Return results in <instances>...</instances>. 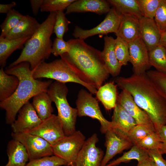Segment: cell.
<instances>
[{
    "mask_svg": "<svg viewBox=\"0 0 166 166\" xmlns=\"http://www.w3.org/2000/svg\"><path fill=\"white\" fill-rule=\"evenodd\" d=\"M111 122L110 128L117 129L128 135L130 131L137 125L134 119L117 103L114 109Z\"/></svg>",
    "mask_w": 166,
    "mask_h": 166,
    "instance_id": "7402d4cb",
    "label": "cell"
},
{
    "mask_svg": "<svg viewBox=\"0 0 166 166\" xmlns=\"http://www.w3.org/2000/svg\"><path fill=\"white\" fill-rule=\"evenodd\" d=\"M30 37L22 38L14 40H8L0 37V65L3 68L6 65L8 57L15 50L23 49Z\"/></svg>",
    "mask_w": 166,
    "mask_h": 166,
    "instance_id": "d4e9b609",
    "label": "cell"
},
{
    "mask_svg": "<svg viewBox=\"0 0 166 166\" xmlns=\"http://www.w3.org/2000/svg\"><path fill=\"white\" fill-rule=\"evenodd\" d=\"M51 101L47 92H42L33 97L32 104L38 116L42 120L49 117L53 112Z\"/></svg>",
    "mask_w": 166,
    "mask_h": 166,
    "instance_id": "4316f807",
    "label": "cell"
},
{
    "mask_svg": "<svg viewBox=\"0 0 166 166\" xmlns=\"http://www.w3.org/2000/svg\"><path fill=\"white\" fill-rule=\"evenodd\" d=\"M115 82L120 89L128 91L137 105L147 113L157 131L166 124V101L146 73L117 77Z\"/></svg>",
    "mask_w": 166,
    "mask_h": 166,
    "instance_id": "6da1fadb",
    "label": "cell"
},
{
    "mask_svg": "<svg viewBox=\"0 0 166 166\" xmlns=\"http://www.w3.org/2000/svg\"><path fill=\"white\" fill-rule=\"evenodd\" d=\"M47 93L57 107V116L61 122L65 136L72 135L76 131L77 111L76 108L72 107L67 101L68 89L65 83L56 81L52 82Z\"/></svg>",
    "mask_w": 166,
    "mask_h": 166,
    "instance_id": "8992f818",
    "label": "cell"
},
{
    "mask_svg": "<svg viewBox=\"0 0 166 166\" xmlns=\"http://www.w3.org/2000/svg\"><path fill=\"white\" fill-rule=\"evenodd\" d=\"M158 132L162 142V147L160 150L162 154L166 152V124L162 126Z\"/></svg>",
    "mask_w": 166,
    "mask_h": 166,
    "instance_id": "7bdbcfd3",
    "label": "cell"
},
{
    "mask_svg": "<svg viewBox=\"0 0 166 166\" xmlns=\"http://www.w3.org/2000/svg\"><path fill=\"white\" fill-rule=\"evenodd\" d=\"M136 145L147 151L157 149L160 151L162 147V142L158 132L156 131L145 137Z\"/></svg>",
    "mask_w": 166,
    "mask_h": 166,
    "instance_id": "d590c367",
    "label": "cell"
},
{
    "mask_svg": "<svg viewBox=\"0 0 166 166\" xmlns=\"http://www.w3.org/2000/svg\"><path fill=\"white\" fill-rule=\"evenodd\" d=\"M16 3L14 2L7 4H0V13L7 14L12 10L14 7L16 6Z\"/></svg>",
    "mask_w": 166,
    "mask_h": 166,
    "instance_id": "f6af8a7d",
    "label": "cell"
},
{
    "mask_svg": "<svg viewBox=\"0 0 166 166\" xmlns=\"http://www.w3.org/2000/svg\"><path fill=\"white\" fill-rule=\"evenodd\" d=\"M105 134L106 151L100 166H105L116 155L133 145L128 135L117 129L110 128Z\"/></svg>",
    "mask_w": 166,
    "mask_h": 166,
    "instance_id": "8fae6325",
    "label": "cell"
},
{
    "mask_svg": "<svg viewBox=\"0 0 166 166\" xmlns=\"http://www.w3.org/2000/svg\"><path fill=\"white\" fill-rule=\"evenodd\" d=\"M128 43L140 38L139 18L130 15H122L118 29L115 34Z\"/></svg>",
    "mask_w": 166,
    "mask_h": 166,
    "instance_id": "d6986e66",
    "label": "cell"
},
{
    "mask_svg": "<svg viewBox=\"0 0 166 166\" xmlns=\"http://www.w3.org/2000/svg\"><path fill=\"white\" fill-rule=\"evenodd\" d=\"M154 19L161 33L166 30V0H161Z\"/></svg>",
    "mask_w": 166,
    "mask_h": 166,
    "instance_id": "ab89813d",
    "label": "cell"
},
{
    "mask_svg": "<svg viewBox=\"0 0 166 166\" xmlns=\"http://www.w3.org/2000/svg\"><path fill=\"white\" fill-rule=\"evenodd\" d=\"M75 0H44L40 10L42 12L50 13L63 11Z\"/></svg>",
    "mask_w": 166,
    "mask_h": 166,
    "instance_id": "e575fe53",
    "label": "cell"
},
{
    "mask_svg": "<svg viewBox=\"0 0 166 166\" xmlns=\"http://www.w3.org/2000/svg\"><path fill=\"white\" fill-rule=\"evenodd\" d=\"M144 17L154 19L161 0H137Z\"/></svg>",
    "mask_w": 166,
    "mask_h": 166,
    "instance_id": "74e56055",
    "label": "cell"
},
{
    "mask_svg": "<svg viewBox=\"0 0 166 166\" xmlns=\"http://www.w3.org/2000/svg\"><path fill=\"white\" fill-rule=\"evenodd\" d=\"M68 41L70 50L60 57L69 63L81 80L97 89L109 75L101 52L87 44L83 39L75 38Z\"/></svg>",
    "mask_w": 166,
    "mask_h": 166,
    "instance_id": "7a4b0ae2",
    "label": "cell"
},
{
    "mask_svg": "<svg viewBox=\"0 0 166 166\" xmlns=\"http://www.w3.org/2000/svg\"><path fill=\"white\" fill-rule=\"evenodd\" d=\"M50 62L43 61L34 69L33 76L35 79L45 78L65 83L73 82L85 87L92 94H96L97 89L81 80L76 75L69 63L61 57Z\"/></svg>",
    "mask_w": 166,
    "mask_h": 166,
    "instance_id": "5b68a950",
    "label": "cell"
},
{
    "mask_svg": "<svg viewBox=\"0 0 166 166\" xmlns=\"http://www.w3.org/2000/svg\"><path fill=\"white\" fill-rule=\"evenodd\" d=\"M117 86L114 82H110L97 89L96 93L97 98L107 110L114 109L116 105L118 96Z\"/></svg>",
    "mask_w": 166,
    "mask_h": 166,
    "instance_id": "cb8c5ba5",
    "label": "cell"
},
{
    "mask_svg": "<svg viewBox=\"0 0 166 166\" xmlns=\"http://www.w3.org/2000/svg\"><path fill=\"white\" fill-rule=\"evenodd\" d=\"M34 69L30 68V64L23 62L12 67H7L5 72L14 75L19 82L15 92L10 97L0 102V107L6 111V122L11 124L15 120L20 109L29 100L42 92H47L52 83L51 81H42L33 76Z\"/></svg>",
    "mask_w": 166,
    "mask_h": 166,
    "instance_id": "3957f363",
    "label": "cell"
},
{
    "mask_svg": "<svg viewBox=\"0 0 166 166\" xmlns=\"http://www.w3.org/2000/svg\"><path fill=\"white\" fill-rule=\"evenodd\" d=\"M18 113L17 119L11 124L13 133L28 132L42 121L29 101L22 107Z\"/></svg>",
    "mask_w": 166,
    "mask_h": 166,
    "instance_id": "9a60e30c",
    "label": "cell"
},
{
    "mask_svg": "<svg viewBox=\"0 0 166 166\" xmlns=\"http://www.w3.org/2000/svg\"><path fill=\"white\" fill-rule=\"evenodd\" d=\"M23 15L18 11L13 9L7 14L0 25L1 33L0 37L5 38L6 36L18 24Z\"/></svg>",
    "mask_w": 166,
    "mask_h": 166,
    "instance_id": "1f68e13d",
    "label": "cell"
},
{
    "mask_svg": "<svg viewBox=\"0 0 166 166\" xmlns=\"http://www.w3.org/2000/svg\"><path fill=\"white\" fill-rule=\"evenodd\" d=\"M149 157L148 151L137 145H133L130 150L121 156L109 163L105 166H117L122 163L136 160L141 162Z\"/></svg>",
    "mask_w": 166,
    "mask_h": 166,
    "instance_id": "f1b7e54d",
    "label": "cell"
},
{
    "mask_svg": "<svg viewBox=\"0 0 166 166\" xmlns=\"http://www.w3.org/2000/svg\"><path fill=\"white\" fill-rule=\"evenodd\" d=\"M19 82L18 78L13 75L7 74L3 68L0 69V101L6 100L15 91Z\"/></svg>",
    "mask_w": 166,
    "mask_h": 166,
    "instance_id": "484cf974",
    "label": "cell"
},
{
    "mask_svg": "<svg viewBox=\"0 0 166 166\" xmlns=\"http://www.w3.org/2000/svg\"><path fill=\"white\" fill-rule=\"evenodd\" d=\"M70 49V44L68 41H65L63 38H56L52 44L51 53L55 56H61L68 52Z\"/></svg>",
    "mask_w": 166,
    "mask_h": 166,
    "instance_id": "60d3db41",
    "label": "cell"
},
{
    "mask_svg": "<svg viewBox=\"0 0 166 166\" xmlns=\"http://www.w3.org/2000/svg\"><path fill=\"white\" fill-rule=\"evenodd\" d=\"M69 166L68 162L55 155L46 156L29 161L26 166Z\"/></svg>",
    "mask_w": 166,
    "mask_h": 166,
    "instance_id": "8d00e7d4",
    "label": "cell"
},
{
    "mask_svg": "<svg viewBox=\"0 0 166 166\" xmlns=\"http://www.w3.org/2000/svg\"><path fill=\"white\" fill-rule=\"evenodd\" d=\"M140 38L148 51L159 45L161 34L154 19L139 18Z\"/></svg>",
    "mask_w": 166,
    "mask_h": 166,
    "instance_id": "e0dca14e",
    "label": "cell"
},
{
    "mask_svg": "<svg viewBox=\"0 0 166 166\" xmlns=\"http://www.w3.org/2000/svg\"><path fill=\"white\" fill-rule=\"evenodd\" d=\"M114 49L117 58L122 66L126 65L129 60L128 43L117 37L115 39Z\"/></svg>",
    "mask_w": 166,
    "mask_h": 166,
    "instance_id": "d6a6232c",
    "label": "cell"
},
{
    "mask_svg": "<svg viewBox=\"0 0 166 166\" xmlns=\"http://www.w3.org/2000/svg\"><path fill=\"white\" fill-rule=\"evenodd\" d=\"M117 103L134 119L137 124H153L148 115L137 105L131 95L126 90H122L118 96Z\"/></svg>",
    "mask_w": 166,
    "mask_h": 166,
    "instance_id": "2e32d148",
    "label": "cell"
},
{
    "mask_svg": "<svg viewBox=\"0 0 166 166\" xmlns=\"http://www.w3.org/2000/svg\"><path fill=\"white\" fill-rule=\"evenodd\" d=\"M110 5L122 15H130L140 18L144 17L137 0H108Z\"/></svg>",
    "mask_w": 166,
    "mask_h": 166,
    "instance_id": "83f0119b",
    "label": "cell"
},
{
    "mask_svg": "<svg viewBox=\"0 0 166 166\" xmlns=\"http://www.w3.org/2000/svg\"><path fill=\"white\" fill-rule=\"evenodd\" d=\"M56 12L50 13L36 32L27 41L18 57L11 63L8 68L12 67L23 62H27L33 70L51 53L53 43L51 37L53 33Z\"/></svg>",
    "mask_w": 166,
    "mask_h": 166,
    "instance_id": "277c9868",
    "label": "cell"
},
{
    "mask_svg": "<svg viewBox=\"0 0 166 166\" xmlns=\"http://www.w3.org/2000/svg\"><path fill=\"white\" fill-rule=\"evenodd\" d=\"M165 154H166V152L165 153Z\"/></svg>",
    "mask_w": 166,
    "mask_h": 166,
    "instance_id": "c3c4849f",
    "label": "cell"
},
{
    "mask_svg": "<svg viewBox=\"0 0 166 166\" xmlns=\"http://www.w3.org/2000/svg\"><path fill=\"white\" fill-rule=\"evenodd\" d=\"M65 15L63 11L56 12L53 31L56 38H63L64 34L68 30V25L71 22L68 20Z\"/></svg>",
    "mask_w": 166,
    "mask_h": 166,
    "instance_id": "f35d334b",
    "label": "cell"
},
{
    "mask_svg": "<svg viewBox=\"0 0 166 166\" xmlns=\"http://www.w3.org/2000/svg\"><path fill=\"white\" fill-rule=\"evenodd\" d=\"M98 141L95 133L85 140L77 156L75 166H100L104 155L103 151L96 145Z\"/></svg>",
    "mask_w": 166,
    "mask_h": 166,
    "instance_id": "4fadbf2b",
    "label": "cell"
},
{
    "mask_svg": "<svg viewBox=\"0 0 166 166\" xmlns=\"http://www.w3.org/2000/svg\"><path fill=\"white\" fill-rule=\"evenodd\" d=\"M85 137L79 130L65 136L52 146L53 155L66 161L69 166H75L78 155L85 141Z\"/></svg>",
    "mask_w": 166,
    "mask_h": 166,
    "instance_id": "ba28073f",
    "label": "cell"
},
{
    "mask_svg": "<svg viewBox=\"0 0 166 166\" xmlns=\"http://www.w3.org/2000/svg\"><path fill=\"white\" fill-rule=\"evenodd\" d=\"M39 136L48 142L52 147L65 136L62 124L57 116L52 114L36 128L28 132Z\"/></svg>",
    "mask_w": 166,
    "mask_h": 166,
    "instance_id": "7c38bea8",
    "label": "cell"
},
{
    "mask_svg": "<svg viewBox=\"0 0 166 166\" xmlns=\"http://www.w3.org/2000/svg\"><path fill=\"white\" fill-rule=\"evenodd\" d=\"M159 45L166 48V30L161 33Z\"/></svg>",
    "mask_w": 166,
    "mask_h": 166,
    "instance_id": "7dc6e473",
    "label": "cell"
},
{
    "mask_svg": "<svg viewBox=\"0 0 166 166\" xmlns=\"http://www.w3.org/2000/svg\"><path fill=\"white\" fill-rule=\"evenodd\" d=\"M104 39V47L101 52L102 58L109 73L113 77L117 76L120 73L122 65L115 54V39L107 35Z\"/></svg>",
    "mask_w": 166,
    "mask_h": 166,
    "instance_id": "ffe728a7",
    "label": "cell"
},
{
    "mask_svg": "<svg viewBox=\"0 0 166 166\" xmlns=\"http://www.w3.org/2000/svg\"><path fill=\"white\" fill-rule=\"evenodd\" d=\"M149 62L156 70L166 73V48L159 45L148 51Z\"/></svg>",
    "mask_w": 166,
    "mask_h": 166,
    "instance_id": "f546056e",
    "label": "cell"
},
{
    "mask_svg": "<svg viewBox=\"0 0 166 166\" xmlns=\"http://www.w3.org/2000/svg\"><path fill=\"white\" fill-rule=\"evenodd\" d=\"M156 89L166 101V73L157 70L146 72Z\"/></svg>",
    "mask_w": 166,
    "mask_h": 166,
    "instance_id": "836d02e7",
    "label": "cell"
},
{
    "mask_svg": "<svg viewBox=\"0 0 166 166\" xmlns=\"http://www.w3.org/2000/svg\"><path fill=\"white\" fill-rule=\"evenodd\" d=\"M44 0H30V2L33 14L36 15L40 10Z\"/></svg>",
    "mask_w": 166,
    "mask_h": 166,
    "instance_id": "ee69618b",
    "label": "cell"
},
{
    "mask_svg": "<svg viewBox=\"0 0 166 166\" xmlns=\"http://www.w3.org/2000/svg\"><path fill=\"white\" fill-rule=\"evenodd\" d=\"M40 24L32 17L28 15H23L17 26L5 38L11 40L31 37L37 31Z\"/></svg>",
    "mask_w": 166,
    "mask_h": 166,
    "instance_id": "44dd1931",
    "label": "cell"
},
{
    "mask_svg": "<svg viewBox=\"0 0 166 166\" xmlns=\"http://www.w3.org/2000/svg\"><path fill=\"white\" fill-rule=\"evenodd\" d=\"M137 166H156V165L154 162L149 157L141 162L138 163Z\"/></svg>",
    "mask_w": 166,
    "mask_h": 166,
    "instance_id": "bcb514c9",
    "label": "cell"
},
{
    "mask_svg": "<svg viewBox=\"0 0 166 166\" xmlns=\"http://www.w3.org/2000/svg\"><path fill=\"white\" fill-rule=\"evenodd\" d=\"M122 17V15L113 7L107 13L104 20L98 25L89 30H84L76 26L73 36L75 38L84 40L97 34L106 35L111 33L115 34L119 27Z\"/></svg>",
    "mask_w": 166,
    "mask_h": 166,
    "instance_id": "30bf717a",
    "label": "cell"
},
{
    "mask_svg": "<svg viewBox=\"0 0 166 166\" xmlns=\"http://www.w3.org/2000/svg\"><path fill=\"white\" fill-rule=\"evenodd\" d=\"M129 60L134 74L145 73L151 66L149 60L148 51L140 38L128 43Z\"/></svg>",
    "mask_w": 166,
    "mask_h": 166,
    "instance_id": "5bb4252c",
    "label": "cell"
},
{
    "mask_svg": "<svg viewBox=\"0 0 166 166\" xmlns=\"http://www.w3.org/2000/svg\"><path fill=\"white\" fill-rule=\"evenodd\" d=\"M11 136L13 139L19 141L25 147L29 161L54 155L50 144L39 136L27 132H12Z\"/></svg>",
    "mask_w": 166,
    "mask_h": 166,
    "instance_id": "9c48e42d",
    "label": "cell"
},
{
    "mask_svg": "<svg viewBox=\"0 0 166 166\" xmlns=\"http://www.w3.org/2000/svg\"><path fill=\"white\" fill-rule=\"evenodd\" d=\"M111 8L107 0H77L67 8L65 14L91 12L101 15L108 13Z\"/></svg>",
    "mask_w": 166,
    "mask_h": 166,
    "instance_id": "ac0fdd59",
    "label": "cell"
},
{
    "mask_svg": "<svg viewBox=\"0 0 166 166\" xmlns=\"http://www.w3.org/2000/svg\"><path fill=\"white\" fill-rule=\"evenodd\" d=\"M6 152L8 161L4 166H26L29 160L26 148L17 140L13 139L8 142Z\"/></svg>",
    "mask_w": 166,
    "mask_h": 166,
    "instance_id": "603a6c76",
    "label": "cell"
},
{
    "mask_svg": "<svg viewBox=\"0 0 166 166\" xmlns=\"http://www.w3.org/2000/svg\"><path fill=\"white\" fill-rule=\"evenodd\" d=\"M156 131L153 124H137L129 132L128 136L135 145L148 135Z\"/></svg>",
    "mask_w": 166,
    "mask_h": 166,
    "instance_id": "4dcf8cb0",
    "label": "cell"
},
{
    "mask_svg": "<svg viewBox=\"0 0 166 166\" xmlns=\"http://www.w3.org/2000/svg\"><path fill=\"white\" fill-rule=\"evenodd\" d=\"M92 94L83 89L78 92L76 101L78 116H88L97 120L101 124V132L105 134L110 128L111 122L104 117L98 101Z\"/></svg>",
    "mask_w": 166,
    "mask_h": 166,
    "instance_id": "52a82bcc",
    "label": "cell"
},
{
    "mask_svg": "<svg viewBox=\"0 0 166 166\" xmlns=\"http://www.w3.org/2000/svg\"><path fill=\"white\" fill-rule=\"evenodd\" d=\"M149 158L154 162L156 166H166V160L162 156V153L159 150H147Z\"/></svg>",
    "mask_w": 166,
    "mask_h": 166,
    "instance_id": "b9f144b4",
    "label": "cell"
}]
</instances>
